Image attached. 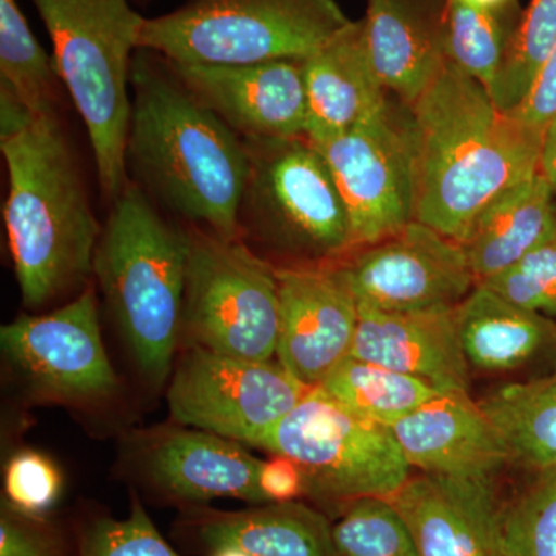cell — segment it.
Instances as JSON below:
<instances>
[{"instance_id":"cell-1","label":"cell","mask_w":556,"mask_h":556,"mask_svg":"<svg viewBox=\"0 0 556 556\" xmlns=\"http://www.w3.org/2000/svg\"><path fill=\"white\" fill-rule=\"evenodd\" d=\"M126 142L129 181L179 225L237 240L249 159L230 130L155 51H135Z\"/></svg>"},{"instance_id":"cell-2","label":"cell","mask_w":556,"mask_h":556,"mask_svg":"<svg viewBox=\"0 0 556 556\" xmlns=\"http://www.w3.org/2000/svg\"><path fill=\"white\" fill-rule=\"evenodd\" d=\"M409 109L413 218L460 243L482 208L540 172L544 129L447 62Z\"/></svg>"},{"instance_id":"cell-3","label":"cell","mask_w":556,"mask_h":556,"mask_svg":"<svg viewBox=\"0 0 556 556\" xmlns=\"http://www.w3.org/2000/svg\"><path fill=\"white\" fill-rule=\"evenodd\" d=\"M9 175L3 218L22 303L38 309L89 285L102 226L60 118L0 135Z\"/></svg>"},{"instance_id":"cell-4","label":"cell","mask_w":556,"mask_h":556,"mask_svg":"<svg viewBox=\"0 0 556 556\" xmlns=\"http://www.w3.org/2000/svg\"><path fill=\"white\" fill-rule=\"evenodd\" d=\"M189 232L129 181L110 204L93 277L139 371L161 386L181 339Z\"/></svg>"},{"instance_id":"cell-5","label":"cell","mask_w":556,"mask_h":556,"mask_svg":"<svg viewBox=\"0 0 556 556\" xmlns=\"http://www.w3.org/2000/svg\"><path fill=\"white\" fill-rule=\"evenodd\" d=\"M53 42V61L89 131L102 199L129 185L126 142L130 73L144 17L129 0H33Z\"/></svg>"},{"instance_id":"cell-6","label":"cell","mask_w":556,"mask_h":556,"mask_svg":"<svg viewBox=\"0 0 556 556\" xmlns=\"http://www.w3.org/2000/svg\"><path fill=\"white\" fill-rule=\"evenodd\" d=\"M249 174L239 236L278 268L338 265L354 252L345 201L324 153L306 137L243 139Z\"/></svg>"},{"instance_id":"cell-7","label":"cell","mask_w":556,"mask_h":556,"mask_svg":"<svg viewBox=\"0 0 556 556\" xmlns=\"http://www.w3.org/2000/svg\"><path fill=\"white\" fill-rule=\"evenodd\" d=\"M350 22L336 0H188L144 20L138 49L178 64L305 61Z\"/></svg>"},{"instance_id":"cell-8","label":"cell","mask_w":556,"mask_h":556,"mask_svg":"<svg viewBox=\"0 0 556 556\" xmlns=\"http://www.w3.org/2000/svg\"><path fill=\"white\" fill-rule=\"evenodd\" d=\"M188 232L181 339L225 356L273 361L280 331L276 266L241 239Z\"/></svg>"},{"instance_id":"cell-9","label":"cell","mask_w":556,"mask_h":556,"mask_svg":"<svg viewBox=\"0 0 556 556\" xmlns=\"http://www.w3.org/2000/svg\"><path fill=\"white\" fill-rule=\"evenodd\" d=\"M262 448L295 460L308 479V495L325 500L393 497L412 478L413 467L390 427L353 415L317 387Z\"/></svg>"},{"instance_id":"cell-10","label":"cell","mask_w":556,"mask_h":556,"mask_svg":"<svg viewBox=\"0 0 556 556\" xmlns=\"http://www.w3.org/2000/svg\"><path fill=\"white\" fill-rule=\"evenodd\" d=\"M309 390L280 362L188 346L167 390V404L179 426L262 447Z\"/></svg>"},{"instance_id":"cell-11","label":"cell","mask_w":556,"mask_h":556,"mask_svg":"<svg viewBox=\"0 0 556 556\" xmlns=\"http://www.w3.org/2000/svg\"><path fill=\"white\" fill-rule=\"evenodd\" d=\"M0 346L28 396L39 402L90 407L115 396L118 376L100 328L97 291L42 316L22 314L0 328Z\"/></svg>"},{"instance_id":"cell-12","label":"cell","mask_w":556,"mask_h":556,"mask_svg":"<svg viewBox=\"0 0 556 556\" xmlns=\"http://www.w3.org/2000/svg\"><path fill=\"white\" fill-rule=\"evenodd\" d=\"M316 146L345 201L354 251L393 236L415 219L409 109L401 101L388 98L356 127Z\"/></svg>"},{"instance_id":"cell-13","label":"cell","mask_w":556,"mask_h":556,"mask_svg":"<svg viewBox=\"0 0 556 556\" xmlns=\"http://www.w3.org/2000/svg\"><path fill=\"white\" fill-rule=\"evenodd\" d=\"M336 269L357 303L397 313L453 309L477 287L463 247L416 219Z\"/></svg>"},{"instance_id":"cell-14","label":"cell","mask_w":556,"mask_h":556,"mask_svg":"<svg viewBox=\"0 0 556 556\" xmlns=\"http://www.w3.org/2000/svg\"><path fill=\"white\" fill-rule=\"evenodd\" d=\"M131 457L142 481L175 503L236 497L268 504L260 490L263 460L232 439L192 427H156L131 442Z\"/></svg>"},{"instance_id":"cell-15","label":"cell","mask_w":556,"mask_h":556,"mask_svg":"<svg viewBox=\"0 0 556 556\" xmlns=\"http://www.w3.org/2000/svg\"><path fill=\"white\" fill-rule=\"evenodd\" d=\"M169 64L186 89L241 139L306 137L308 98L303 61Z\"/></svg>"},{"instance_id":"cell-16","label":"cell","mask_w":556,"mask_h":556,"mask_svg":"<svg viewBox=\"0 0 556 556\" xmlns=\"http://www.w3.org/2000/svg\"><path fill=\"white\" fill-rule=\"evenodd\" d=\"M276 269L280 299L276 356L303 386L316 388L351 356L357 300L336 265Z\"/></svg>"},{"instance_id":"cell-17","label":"cell","mask_w":556,"mask_h":556,"mask_svg":"<svg viewBox=\"0 0 556 556\" xmlns=\"http://www.w3.org/2000/svg\"><path fill=\"white\" fill-rule=\"evenodd\" d=\"M357 306L351 357L424 380L442 393H468L471 368L457 336L456 308L397 313Z\"/></svg>"},{"instance_id":"cell-18","label":"cell","mask_w":556,"mask_h":556,"mask_svg":"<svg viewBox=\"0 0 556 556\" xmlns=\"http://www.w3.org/2000/svg\"><path fill=\"white\" fill-rule=\"evenodd\" d=\"M419 556H496L497 506L493 477L420 473L391 497Z\"/></svg>"},{"instance_id":"cell-19","label":"cell","mask_w":556,"mask_h":556,"mask_svg":"<svg viewBox=\"0 0 556 556\" xmlns=\"http://www.w3.org/2000/svg\"><path fill=\"white\" fill-rule=\"evenodd\" d=\"M409 466L444 477H493L510 456L468 393H441L390 427Z\"/></svg>"},{"instance_id":"cell-20","label":"cell","mask_w":556,"mask_h":556,"mask_svg":"<svg viewBox=\"0 0 556 556\" xmlns=\"http://www.w3.org/2000/svg\"><path fill=\"white\" fill-rule=\"evenodd\" d=\"M445 0H368L364 24L369 61L387 91L413 108L447 65Z\"/></svg>"},{"instance_id":"cell-21","label":"cell","mask_w":556,"mask_h":556,"mask_svg":"<svg viewBox=\"0 0 556 556\" xmlns=\"http://www.w3.org/2000/svg\"><path fill=\"white\" fill-rule=\"evenodd\" d=\"M303 65L308 98L306 138L314 144L353 129L388 100L369 61L362 21H351Z\"/></svg>"},{"instance_id":"cell-22","label":"cell","mask_w":556,"mask_h":556,"mask_svg":"<svg viewBox=\"0 0 556 556\" xmlns=\"http://www.w3.org/2000/svg\"><path fill=\"white\" fill-rule=\"evenodd\" d=\"M181 527L208 552L236 547L251 556H340L328 519L295 501L241 511L197 507Z\"/></svg>"},{"instance_id":"cell-23","label":"cell","mask_w":556,"mask_h":556,"mask_svg":"<svg viewBox=\"0 0 556 556\" xmlns=\"http://www.w3.org/2000/svg\"><path fill=\"white\" fill-rule=\"evenodd\" d=\"M554 186L541 172L496 197L460 241L477 283L504 273L556 236Z\"/></svg>"},{"instance_id":"cell-24","label":"cell","mask_w":556,"mask_h":556,"mask_svg":"<svg viewBox=\"0 0 556 556\" xmlns=\"http://www.w3.org/2000/svg\"><path fill=\"white\" fill-rule=\"evenodd\" d=\"M460 346L470 368L514 371L556 342V321L507 302L477 283L456 306Z\"/></svg>"},{"instance_id":"cell-25","label":"cell","mask_w":556,"mask_h":556,"mask_svg":"<svg viewBox=\"0 0 556 556\" xmlns=\"http://www.w3.org/2000/svg\"><path fill=\"white\" fill-rule=\"evenodd\" d=\"M478 404L503 439L510 463L538 473L556 468V372L500 387Z\"/></svg>"},{"instance_id":"cell-26","label":"cell","mask_w":556,"mask_h":556,"mask_svg":"<svg viewBox=\"0 0 556 556\" xmlns=\"http://www.w3.org/2000/svg\"><path fill=\"white\" fill-rule=\"evenodd\" d=\"M317 388L362 419L391 427L442 391L424 380L348 357Z\"/></svg>"},{"instance_id":"cell-27","label":"cell","mask_w":556,"mask_h":556,"mask_svg":"<svg viewBox=\"0 0 556 556\" xmlns=\"http://www.w3.org/2000/svg\"><path fill=\"white\" fill-rule=\"evenodd\" d=\"M0 86L35 118H60V73L33 35L16 0H0Z\"/></svg>"},{"instance_id":"cell-28","label":"cell","mask_w":556,"mask_h":556,"mask_svg":"<svg viewBox=\"0 0 556 556\" xmlns=\"http://www.w3.org/2000/svg\"><path fill=\"white\" fill-rule=\"evenodd\" d=\"M514 31L506 21V11L479 9L467 0H445L447 60L489 93L506 60Z\"/></svg>"},{"instance_id":"cell-29","label":"cell","mask_w":556,"mask_h":556,"mask_svg":"<svg viewBox=\"0 0 556 556\" xmlns=\"http://www.w3.org/2000/svg\"><path fill=\"white\" fill-rule=\"evenodd\" d=\"M555 47L556 0H532L515 28L506 60L490 90L497 108L507 113L519 108Z\"/></svg>"},{"instance_id":"cell-30","label":"cell","mask_w":556,"mask_h":556,"mask_svg":"<svg viewBox=\"0 0 556 556\" xmlns=\"http://www.w3.org/2000/svg\"><path fill=\"white\" fill-rule=\"evenodd\" d=\"M340 556H419L412 530L391 497L350 501L332 526Z\"/></svg>"},{"instance_id":"cell-31","label":"cell","mask_w":556,"mask_h":556,"mask_svg":"<svg viewBox=\"0 0 556 556\" xmlns=\"http://www.w3.org/2000/svg\"><path fill=\"white\" fill-rule=\"evenodd\" d=\"M496 556H556V468L501 507Z\"/></svg>"},{"instance_id":"cell-32","label":"cell","mask_w":556,"mask_h":556,"mask_svg":"<svg viewBox=\"0 0 556 556\" xmlns=\"http://www.w3.org/2000/svg\"><path fill=\"white\" fill-rule=\"evenodd\" d=\"M73 556H179L161 536L137 496L124 519L98 517L79 530Z\"/></svg>"},{"instance_id":"cell-33","label":"cell","mask_w":556,"mask_h":556,"mask_svg":"<svg viewBox=\"0 0 556 556\" xmlns=\"http://www.w3.org/2000/svg\"><path fill=\"white\" fill-rule=\"evenodd\" d=\"M507 302L556 321V236L517 265L481 281Z\"/></svg>"},{"instance_id":"cell-34","label":"cell","mask_w":556,"mask_h":556,"mask_svg":"<svg viewBox=\"0 0 556 556\" xmlns=\"http://www.w3.org/2000/svg\"><path fill=\"white\" fill-rule=\"evenodd\" d=\"M62 486L64 479L53 459L36 450H21L3 468L2 503L21 514L47 517L60 501Z\"/></svg>"},{"instance_id":"cell-35","label":"cell","mask_w":556,"mask_h":556,"mask_svg":"<svg viewBox=\"0 0 556 556\" xmlns=\"http://www.w3.org/2000/svg\"><path fill=\"white\" fill-rule=\"evenodd\" d=\"M0 556H73L56 525L21 514L5 503L0 511Z\"/></svg>"},{"instance_id":"cell-36","label":"cell","mask_w":556,"mask_h":556,"mask_svg":"<svg viewBox=\"0 0 556 556\" xmlns=\"http://www.w3.org/2000/svg\"><path fill=\"white\" fill-rule=\"evenodd\" d=\"M260 490L266 503H291L295 497L308 495V479L291 457L274 455L273 459L263 460Z\"/></svg>"},{"instance_id":"cell-37","label":"cell","mask_w":556,"mask_h":556,"mask_svg":"<svg viewBox=\"0 0 556 556\" xmlns=\"http://www.w3.org/2000/svg\"><path fill=\"white\" fill-rule=\"evenodd\" d=\"M522 123L546 129L548 123L556 116V47L535 83L530 87L529 93L519 108L511 112Z\"/></svg>"},{"instance_id":"cell-38","label":"cell","mask_w":556,"mask_h":556,"mask_svg":"<svg viewBox=\"0 0 556 556\" xmlns=\"http://www.w3.org/2000/svg\"><path fill=\"white\" fill-rule=\"evenodd\" d=\"M540 172L556 189V116L544 129L541 149Z\"/></svg>"},{"instance_id":"cell-39","label":"cell","mask_w":556,"mask_h":556,"mask_svg":"<svg viewBox=\"0 0 556 556\" xmlns=\"http://www.w3.org/2000/svg\"><path fill=\"white\" fill-rule=\"evenodd\" d=\"M467 2L473 3L479 9L490 11H507L514 5L515 0H467Z\"/></svg>"},{"instance_id":"cell-40","label":"cell","mask_w":556,"mask_h":556,"mask_svg":"<svg viewBox=\"0 0 556 556\" xmlns=\"http://www.w3.org/2000/svg\"><path fill=\"white\" fill-rule=\"evenodd\" d=\"M211 556H251L236 547H218L211 551Z\"/></svg>"}]
</instances>
